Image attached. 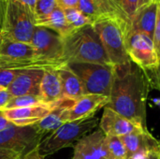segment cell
Instances as JSON below:
<instances>
[{
  "label": "cell",
  "instance_id": "5bb4252c",
  "mask_svg": "<svg viewBox=\"0 0 160 159\" xmlns=\"http://www.w3.org/2000/svg\"><path fill=\"white\" fill-rule=\"evenodd\" d=\"M73 102L74 100L63 98L54 104L51 112L42 120L34 125L38 133L41 137L47 136L55 131L65 123L68 122V110Z\"/></svg>",
  "mask_w": 160,
  "mask_h": 159
},
{
  "label": "cell",
  "instance_id": "d6a6232c",
  "mask_svg": "<svg viewBox=\"0 0 160 159\" xmlns=\"http://www.w3.org/2000/svg\"><path fill=\"white\" fill-rule=\"evenodd\" d=\"M57 5L64 8H69V7H77L80 0H56Z\"/></svg>",
  "mask_w": 160,
  "mask_h": 159
},
{
  "label": "cell",
  "instance_id": "52a82bcc",
  "mask_svg": "<svg viewBox=\"0 0 160 159\" xmlns=\"http://www.w3.org/2000/svg\"><path fill=\"white\" fill-rule=\"evenodd\" d=\"M126 48L130 61L146 73L158 68L159 57L153 38L149 36L138 32H128L126 38Z\"/></svg>",
  "mask_w": 160,
  "mask_h": 159
},
{
  "label": "cell",
  "instance_id": "7c38bea8",
  "mask_svg": "<svg viewBox=\"0 0 160 159\" xmlns=\"http://www.w3.org/2000/svg\"><path fill=\"white\" fill-rule=\"evenodd\" d=\"M99 127L105 136L116 137H124L137 130L144 129L109 107H104Z\"/></svg>",
  "mask_w": 160,
  "mask_h": 159
},
{
  "label": "cell",
  "instance_id": "30bf717a",
  "mask_svg": "<svg viewBox=\"0 0 160 159\" xmlns=\"http://www.w3.org/2000/svg\"><path fill=\"white\" fill-rule=\"evenodd\" d=\"M104 141L105 135L100 129L87 134L74 145L72 159H109Z\"/></svg>",
  "mask_w": 160,
  "mask_h": 159
},
{
  "label": "cell",
  "instance_id": "4fadbf2b",
  "mask_svg": "<svg viewBox=\"0 0 160 159\" xmlns=\"http://www.w3.org/2000/svg\"><path fill=\"white\" fill-rule=\"evenodd\" d=\"M109 103V97L100 95H83L74 100L68 110V122L94 117L101 108Z\"/></svg>",
  "mask_w": 160,
  "mask_h": 159
},
{
  "label": "cell",
  "instance_id": "83f0119b",
  "mask_svg": "<svg viewBox=\"0 0 160 159\" xmlns=\"http://www.w3.org/2000/svg\"><path fill=\"white\" fill-rule=\"evenodd\" d=\"M20 72L21 70L0 68V86L4 89H7Z\"/></svg>",
  "mask_w": 160,
  "mask_h": 159
},
{
  "label": "cell",
  "instance_id": "d4e9b609",
  "mask_svg": "<svg viewBox=\"0 0 160 159\" xmlns=\"http://www.w3.org/2000/svg\"><path fill=\"white\" fill-rule=\"evenodd\" d=\"M44 104L39 96H21L12 97L4 110H11V109H19L25 107H32ZM3 110V111H4Z\"/></svg>",
  "mask_w": 160,
  "mask_h": 159
},
{
  "label": "cell",
  "instance_id": "d590c367",
  "mask_svg": "<svg viewBox=\"0 0 160 159\" xmlns=\"http://www.w3.org/2000/svg\"><path fill=\"white\" fill-rule=\"evenodd\" d=\"M10 125V122L6 118L3 111H0V131L6 129Z\"/></svg>",
  "mask_w": 160,
  "mask_h": 159
},
{
  "label": "cell",
  "instance_id": "ab89813d",
  "mask_svg": "<svg viewBox=\"0 0 160 159\" xmlns=\"http://www.w3.org/2000/svg\"><path fill=\"white\" fill-rule=\"evenodd\" d=\"M1 37H2V28L0 29V40H1Z\"/></svg>",
  "mask_w": 160,
  "mask_h": 159
},
{
  "label": "cell",
  "instance_id": "74e56055",
  "mask_svg": "<svg viewBox=\"0 0 160 159\" xmlns=\"http://www.w3.org/2000/svg\"><path fill=\"white\" fill-rule=\"evenodd\" d=\"M155 1H158V0H140V3H139V7H142V6H145L147 4H150V3H153Z\"/></svg>",
  "mask_w": 160,
  "mask_h": 159
},
{
  "label": "cell",
  "instance_id": "b9f144b4",
  "mask_svg": "<svg viewBox=\"0 0 160 159\" xmlns=\"http://www.w3.org/2000/svg\"><path fill=\"white\" fill-rule=\"evenodd\" d=\"M112 1H113V2H115V3L117 4V0H112ZM117 5H118V4H117Z\"/></svg>",
  "mask_w": 160,
  "mask_h": 159
},
{
  "label": "cell",
  "instance_id": "4dcf8cb0",
  "mask_svg": "<svg viewBox=\"0 0 160 159\" xmlns=\"http://www.w3.org/2000/svg\"><path fill=\"white\" fill-rule=\"evenodd\" d=\"M11 98V95L7 91V89L0 91V111H3L5 109V107Z\"/></svg>",
  "mask_w": 160,
  "mask_h": 159
},
{
  "label": "cell",
  "instance_id": "f1b7e54d",
  "mask_svg": "<svg viewBox=\"0 0 160 159\" xmlns=\"http://www.w3.org/2000/svg\"><path fill=\"white\" fill-rule=\"evenodd\" d=\"M154 45L157 51V53L159 57L160 61V0H158V11H157V20H156V26L153 36Z\"/></svg>",
  "mask_w": 160,
  "mask_h": 159
},
{
  "label": "cell",
  "instance_id": "60d3db41",
  "mask_svg": "<svg viewBox=\"0 0 160 159\" xmlns=\"http://www.w3.org/2000/svg\"><path fill=\"white\" fill-rule=\"evenodd\" d=\"M2 90H5V89H4L3 87H1V86H0V91H2Z\"/></svg>",
  "mask_w": 160,
  "mask_h": 159
},
{
  "label": "cell",
  "instance_id": "603a6c76",
  "mask_svg": "<svg viewBox=\"0 0 160 159\" xmlns=\"http://www.w3.org/2000/svg\"><path fill=\"white\" fill-rule=\"evenodd\" d=\"M105 149L109 159H128V153L121 137L105 136Z\"/></svg>",
  "mask_w": 160,
  "mask_h": 159
},
{
  "label": "cell",
  "instance_id": "1f68e13d",
  "mask_svg": "<svg viewBox=\"0 0 160 159\" xmlns=\"http://www.w3.org/2000/svg\"><path fill=\"white\" fill-rule=\"evenodd\" d=\"M17 159H43V157L40 155V153L38 151V146L35 149L31 150L30 152L26 153L25 155L21 156Z\"/></svg>",
  "mask_w": 160,
  "mask_h": 159
},
{
  "label": "cell",
  "instance_id": "9c48e42d",
  "mask_svg": "<svg viewBox=\"0 0 160 159\" xmlns=\"http://www.w3.org/2000/svg\"><path fill=\"white\" fill-rule=\"evenodd\" d=\"M41 139L35 126L18 127L10 123L6 129L0 131V150L22 156L38 147Z\"/></svg>",
  "mask_w": 160,
  "mask_h": 159
},
{
  "label": "cell",
  "instance_id": "6da1fadb",
  "mask_svg": "<svg viewBox=\"0 0 160 159\" xmlns=\"http://www.w3.org/2000/svg\"><path fill=\"white\" fill-rule=\"evenodd\" d=\"M150 82L132 61L113 66V80L106 107L147 129V98Z\"/></svg>",
  "mask_w": 160,
  "mask_h": 159
},
{
  "label": "cell",
  "instance_id": "277c9868",
  "mask_svg": "<svg viewBox=\"0 0 160 159\" xmlns=\"http://www.w3.org/2000/svg\"><path fill=\"white\" fill-rule=\"evenodd\" d=\"M99 124V119L96 116L67 122L52 133L47 135L38 144V151L44 157L52 155L62 149L74 146L82 137L91 133Z\"/></svg>",
  "mask_w": 160,
  "mask_h": 159
},
{
  "label": "cell",
  "instance_id": "7bdbcfd3",
  "mask_svg": "<svg viewBox=\"0 0 160 159\" xmlns=\"http://www.w3.org/2000/svg\"><path fill=\"white\" fill-rule=\"evenodd\" d=\"M158 155H159V159H160V149H159V153H158Z\"/></svg>",
  "mask_w": 160,
  "mask_h": 159
},
{
  "label": "cell",
  "instance_id": "44dd1931",
  "mask_svg": "<svg viewBox=\"0 0 160 159\" xmlns=\"http://www.w3.org/2000/svg\"><path fill=\"white\" fill-rule=\"evenodd\" d=\"M35 58L34 48L30 43L15 41L4 37L0 40L1 60H22Z\"/></svg>",
  "mask_w": 160,
  "mask_h": 159
},
{
  "label": "cell",
  "instance_id": "484cf974",
  "mask_svg": "<svg viewBox=\"0 0 160 159\" xmlns=\"http://www.w3.org/2000/svg\"><path fill=\"white\" fill-rule=\"evenodd\" d=\"M57 6L56 0H37L34 13L35 22L47 17Z\"/></svg>",
  "mask_w": 160,
  "mask_h": 159
},
{
  "label": "cell",
  "instance_id": "ba28073f",
  "mask_svg": "<svg viewBox=\"0 0 160 159\" xmlns=\"http://www.w3.org/2000/svg\"><path fill=\"white\" fill-rule=\"evenodd\" d=\"M30 44L34 48L35 58L59 66L66 65L64 60L63 37L54 31L36 26Z\"/></svg>",
  "mask_w": 160,
  "mask_h": 159
},
{
  "label": "cell",
  "instance_id": "3957f363",
  "mask_svg": "<svg viewBox=\"0 0 160 159\" xmlns=\"http://www.w3.org/2000/svg\"><path fill=\"white\" fill-rule=\"evenodd\" d=\"M98 33L111 65L118 66L130 61L126 48L129 22L122 15L99 19L92 23Z\"/></svg>",
  "mask_w": 160,
  "mask_h": 159
},
{
  "label": "cell",
  "instance_id": "8992f818",
  "mask_svg": "<svg viewBox=\"0 0 160 159\" xmlns=\"http://www.w3.org/2000/svg\"><path fill=\"white\" fill-rule=\"evenodd\" d=\"M67 65L81 80L85 95L110 97L113 66L93 63H68Z\"/></svg>",
  "mask_w": 160,
  "mask_h": 159
},
{
  "label": "cell",
  "instance_id": "8d00e7d4",
  "mask_svg": "<svg viewBox=\"0 0 160 159\" xmlns=\"http://www.w3.org/2000/svg\"><path fill=\"white\" fill-rule=\"evenodd\" d=\"M6 6H7V0H0V29L2 28L3 22H4Z\"/></svg>",
  "mask_w": 160,
  "mask_h": 159
},
{
  "label": "cell",
  "instance_id": "f35d334b",
  "mask_svg": "<svg viewBox=\"0 0 160 159\" xmlns=\"http://www.w3.org/2000/svg\"><path fill=\"white\" fill-rule=\"evenodd\" d=\"M145 159H159V155L158 153H151L147 156Z\"/></svg>",
  "mask_w": 160,
  "mask_h": 159
},
{
  "label": "cell",
  "instance_id": "cb8c5ba5",
  "mask_svg": "<svg viewBox=\"0 0 160 159\" xmlns=\"http://www.w3.org/2000/svg\"><path fill=\"white\" fill-rule=\"evenodd\" d=\"M64 14L68 25L74 30L81 28L87 24H92L91 21L85 17L78 7H69L64 8Z\"/></svg>",
  "mask_w": 160,
  "mask_h": 159
},
{
  "label": "cell",
  "instance_id": "f546056e",
  "mask_svg": "<svg viewBox=\"0 0 160 159\" xmlns=\"http://www.w3.org/2000/svg\"><path fill=\"white\" fill-rule=\"evenodd\" d=\"M146 74L148 76L150 85H153L155 88L158 89L160 91V61L159 65H158L157 69H155L154 71L148 72Z\"/></svg>",
  "mask_w": 160,
  "mask_h": 159
},
{
  "label": "cell",
  "instance_id": "e0dca14e",
  "mask_svg": "<svg viewBox=\"0 0 160 159\" xmlns=\"http://www.w3.org/2000/svg\"><path fill=\"white\" fill-rule=\"evenodd\" d=\"M77 7L92 23L99 19L114 15H122L126 18L119 6L112 0H80Z\"/></svg>",
  "mask_w": 160,
  "mask_h": 159
},
{
  "label": "cell",
  "instance_id": "7402d4cb",
  "mask_svg": "<svg viewBox=\"0 0 160 159\" xmlns=\"http://www.w3.org/2000/svg\"><path fill=\"white\" fill-rule=\"evenodd\" d=\"M35 25L51 29L62 37H66L73 30L66 20L63 8L59 6H57L47 17L36 21Z\"/></svg>",
  "mask_w": 160,
  "mask_h": 159
},
{
  "label": "cell",
  "instance_id": "836d02e7",
  "mask_svg": "<svg viewBox=\"0 0 160 159\" xmlns=\"http://www.w3.org/2000/svg\"><path fill=\"white\" fill-rule=\"evenodd\" d=\"M21 155L6 150H0V159H17L20 157Z\"/></svg>",
  "mask_w": 160,
  "mask_h": 159
},
{
  "label": "cell",
  "instance_id": "d6986e66",
  "mask_svg": "<svg viewBox=\"0 0 160 159\" xmlns=\"http://www.w3.org/2000/svg\"><path fill=\"white\" fill-rule=\"evenodd\" d=\"M157 11L158 1L139 7L130 22L129 32L142 33L153 38L157 20Z\"/></svg>",
  "mask_w": 160,
  "mask_h": 159
},
{
  "label": "cell",
  "instance_id": "ffe728a7",
  "mask_svg": "<svg viewBox=\"0 0 160 159\" xmlns=\"http://www.w3.org/2000/svg\"><path fill=\"white\" fill-rule=\"evenodd\" d=\"M57 71L61 82L63 98L76 100L85 95L81 80L67 64L59 67Z\"/></svg>",
  "mask_w": 160,
  "mask_h": 159
},
{
  "label": "cell",
  "instance_id": "4316f807",
  "mask_svg": "<svg viewBox=\"0 0 160 159\" xmlns=\"http://www.w3.org/2000/svg\"><path fill=\"white\" fill-rule=\"evenodd\" d=\"M139 3L140 0H117V4L128 21L129 25L133 16L139 8Z\"/></svg>",
  "mask_w": 160,
  "mask_h": 159
},
{
  "label": "cell",
  "instance_id": "7a4b0ae2",
  "mask_svg": "<svg viewBox=\"0 0 160 159\" xmlns=\"http://www.w3.org/2000/svg\"><path fill=\"white\" fill-rule=\"evenodd\" d=\"M63 47L66 64L93 63L111 65L93 24L72 30L63 37Z\"/></svg>",
  "mask_w": 160,
  "mask_h": 159
},
{
  "label": "cell",
  "instance_id": "e575fe53",
  "mask_svg": "<svg viewBox=\"0 0 160 159\" xmlns=\"http://www.w3.org/2000/svg\"><path fill=\"white\" fill-rule=\"evenodd\" d=\"M18 1H20L24 7H26L33 14L35 13V7H36L37 0H18Z\"/></svg>",
  "mask_w": 160,
  "mask_h": 159
},
{
  "label": "cell",
  "instance_id": "5b68a950",
  "mask_svg": "<svg viewBox=\"0 0 160 159\" xmlns=\"http://www.w3.org/2000/svg\"><path fill=\"white\" fill-rule=\"evenodd\" d=\"M35 16L18 0H7L2 36L11 40L30 43L34 29Z\"/></svg>",
  "mask_w": 160,
  "mask_h": 159
},
{
  "label": "cell",
  "instance_id": "2e32d148",
  "mask_svg": "<svg viewBox=\"0 0 160 159\" xmlns=\"http://www.w3.org/2000/svg\"><path fill=\"white\" fill-rule=\"evenodd\" d=\"M52 109V106L40 104L32 107L4 110L6 118L13 125L18 127L34 126L42 120Z\"/></svg>",
  "mask_w": 160,
  "mask_h": 159
},
{
  "label": "cell",
  "instance_id": "ac0fdd59",
  "mask_svg": "<svg viewBox=\"0 0 160 159\" xmlns=\"http://www.w3.org/2000/svg\"><path fill=\"white\" fill-rule=\"evenodd\" d=\"M57 68L51 67L45 69L39 87V97L42 102L52 107L63 99L62 86Z\"/></svg>",
  "mask_w": 160,
  "mask_h": 159
},
{
  "label": "cell",
  "instance_id": "9a60e30c",
  "mask_svg": "<svg viewBox=\"0 0 160 159\" xmlns=\"http://www.w3.org/2000/svg\"><path fill=\"white\" fill-rule=\"evenodd\" d=\"M128 153V159L135 155L159 153L160 141L152 136L147 129H140L121 137Z\"/></svg>",
  "mask_w": 160,
  "mask_h": 159
},
{
  "label": "cell",
  "instance_id": "8fae6325",
  "mask_svg": "<svg viewBox=\"0 0 160 159\" xmlns=\"http://www.w3.org/2000/svg\"><path fill=\"white\" fill-rule=\"evenodd\" d=\"M45 69L30 68L21 70L7 88L12 97L21 96H39V87Z\"/></svg>",
  "mask_w": 160,
  "mask_h": 159
}]
</instances>
